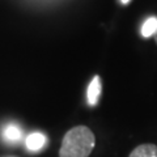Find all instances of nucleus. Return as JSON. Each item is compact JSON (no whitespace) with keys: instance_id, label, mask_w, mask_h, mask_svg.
<instances>
[{"instance_id":"f257e3e1","label":"nucleus","mask_w":157,"mask_h":157,"mask_svg":"<svg viewBox=\"0 0 157 157\" xmlns=\"http://www.w3.org/2000/svg\"><path fill=\"white\" fill-rule=\"evenodd\" d=\"M96 145V137L86 126H76L66 132L59 157H88Z\"/></svg>"},{"instance_id":"7ed1b4c3","label":"nucleus","mask_w":157,"mask_h":157,"mask_svg":"<svg viewBox=\"0 0 157 157\" xmlns=\"http://www.w3.org/2000/svg\"><path fill=\"white\" fill-rule=\"evenodd\" d=\"M45 144H46V136L43 134H39V132L30 134L26 139V148L33 152L42 149L45 147Z\"/></svg>"},{"instance_id":"423d86ee","label":"nucleus","mask_w":157,"mask_h":157,"mask_svg":"<svg viewBox=\"0 0 157 157\" xmlns=\"http://www.w3.org/2000/svg\"><path fill=\"white\" fill-rule=\"evenodd\" d=\"M157 32V17L152 16L149 18L145 20V22L141 26V36L145 38H149L152 36H155Z\"/></svg>"},{"instance_id":"f03ea898","label":"nucleus","mask_w":157,"mask_h":157,"mask_svg":"<svg viewBox=\"0 0 157 157\" xmlns=\"http://www.w3.org/2000/svg\"><path fill=\"white\" fill-rule=\"evenodd\" d=\"M101 90H102V85H101V78L100 76H94L92 78L89 86H88V102L90 106L97 105L98 98L101 96Z\"/></svg>"},{"instance_id":"39448f33","label":"nucleus","mask_w":157,"mask_h":157,"mask_svg":"<svg viewBox=\"0 0 157 157\" xmlns=\"http://www.w3.org/2000/svg\"><path fill=\"white\" fill-rule=\"evenodd\" d=\"M3 137L9 143H17L21 139V130L16 124H8L3 130Z\"/></svg>"},{"instance_id":"0eeeda50","label":"nucleus","mask_w":157,"mask_h":157,"mask_svg":"<svg viewBox=\"0 0 157 157\" xmlns=\"http://www.w3.org/2000/svg\"><path fill=\"white\" fill-rule=\"evenodd\" d=\"M121 2H122V4H128L131 0H121Z\"/></svg>"},{"instance_id":"20e7f679","label":"nucleus","mask_w":157,"mask_h":157,"mask_svg":"<svg viewBox=\"0 0 157 157\" xmlns=\"http://www.w3.org/2000/svg\"><path fill=\"white\" fill-rule=\"evenodd\" d=\"M130 157H157V145L140 144L131 152Z\"/></svg>"},{"instance_id":"6e6552de","label":"nucleus","mask_w":157,"mask_h":157,"mask_svg":"<svg viewBox=\"0 0 157 157\" xmlns=\"http://www.w3.org/2000/svg\"><path fill=\"white\" fill-rule=\"evenodd\" d=\"M155 41H156V43H157V32H156V34H155Z\"/></svg>"}]
</instances>
